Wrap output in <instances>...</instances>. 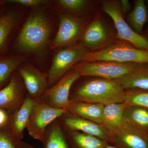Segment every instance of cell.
<instances>
[{"label": "cell", "instance_id": "obj_6", "mask_svg": "<svg viewBox=\"0 0 148 148\" xmlns=\"http://www.w3.org/2000/svg\"><path fill=\"white\" fill-rule=\"evenodd\" d=\"M88 50L82 44L74 45L59 51L54 56L48 73V88L55 84L73 68L77 62L82 61Z\"/></svg>", "mask_w": 148, "mask_h": 148}, {"label": "cell", "instance_id": "obj_9", "mask_svg": "<svg viewBox=\"0 0 148 148\" xmlns=\"http://www.w3.org/2000/svg\"><path fill=\"white\" fill-rule=\"evenodd\" d=\"M27 94L20 75L14 73L8 83L0 89V108L7 111L10 115L14 113L23 104Z\"/></svg>", "mask_w": 148, "mask_h": 148}, {"label": "cell", "instance_id": "obj_33", "mask_svg": "<svg viewBox=\"0 0 148 148\" xmlns=\"http://www.w3.org/2000/svg\"><path fill=\"white\" fill-rule=\"evenodd\" d=\"M146 3H147V8H148V1H147V2H146Z\"/></svg>", "mask_w": 148, "mask_h": 148}, {"label": "cell", "instance_id": "obj_13", "mask_svg": "<svg viewBox=\"0 0 148 148\" xmlns=\"http://www.w3.org/2000/svg\"><path fill=\"white\" fill-rule=\"evenodd\" d=\"M18 73L24 82L27 95L36 102L40 101L48 88L47 73L30 66H21Z\"/></svg>", "mask_w": 148, "mask_h": 148}, {"label": "cell", "instance_id": "obj_5", "mask_svg": "<svg viewBox=\"0 0 148 148\" xmlns=\"http://www.w3.org/2000/svg\"><path fill=\"white\" fill-rule=\"evenodd\" d=\"M103 9L113 21L120 40L127 42L139 49L148 51V39L133 31L125 21L120 1H105Z\"/></svg>", "mask_w": 148, "mask_h": 148}, {"label": "cell", "instance_id": "obj_23", "mask_svg": "<svg viewBox=\"0 0 148 148\" xmlns=\"http://www.w3.org/2000/svg\"><path fill=\"white\" fill-rule=\"evenodd\" d=\"M27 58L25 55L0 59V89L8 83L14 71Z\"/></svg>", "mask_w": 148, "mask_h": 148}, {"label": "cell", "instance_id": "obj_11", "mask_svg": "<svg viewBox=\"0 0 148 148\" xmlns=\"http://www.w3.org/2000/svg\"><path fill=\"white\" fill-rule=\"evenodd\" d=\"M80 38L82 44L89 52L101 50L114 41L99 17H95L87 25Z\"/></svg>", "mask_w": 148, "mask_h": 148}, {"label": "cell", "instance_id": "obj_20", "mask_svg": "<svg viewBox=\"0 0 148 148\" xmlns=\"http://www.w3.org/2000/svg\"><path fill=\"white\" fill-rule=\"evenodd\" d=\"M68 141L74 148H104L105 144L100 138L78 131L64 130Z\"/></svg>", "mask_w": 148, "mask_h": 148}, {"label": "cell", "instance_id": "obj_7", "mask_svg": "<svg viewBox=\"0 0 148 148\" xmlns=\"http://www.w3.org/2000/svg\"><path fill=\"white\" fill-rule=\"evenodd\" d=\"M68 112L66 109L53 108L41 101L36 102L27 127L29 135L42 142L48 126Z\"/></svg>", "mask_w": 148, "mask_h": 148}, {"label": "cell", "instance_id": "obj_10", "mask_svg": "<svg viewBox=\"0 0 148 148\" xmlns=\"http://www.w3.org/2000/svg\"><path fill=\"white\" fill-rule=\"evenodd\" d=\"M87 23L85 20L76 16L66 14L62 15L51 48L54 49L73 43L81 37Z\"/></svg>", "mask_w": 148, "mask_h": 148}, {"label": "cell", "instance_id": "obj_26", "mask_svg": "<svg viewBox=\"0 0 148 148\" xmlns=\"http://www.w3.org/2000/svg\"><path fill=\"white\" fill-rule=\"evenodd\" d=\"M88 1L85 0H59L58 3L69 12L77 13L82 12L87 7Z\"/></svg>", "mask_w": 148, "mask_h": 148}, {"label": "cell", "instance_id": "obj_18", "mask_svg": "<svg viewBox=\"0 0 148 148\" xmlns=\"http://www.w3.org/2000/svg\"><path fill=\"white\" fill-rule=\"evenodd\" d=\"M41 143L42 148H70L59 118L48 126Z\"/></svg>", "mask_w": 148, "mask_h": 148}, {"label": "cell", "instance_id": "obj_12", "mask_svg": "<svg viewBox=\"0 0 148 148\" xmlns=\"http://www.w3.org/2000/svg\"><path fill=\"white\" fill-rule=\"evenodd\" d=\"M59 120L64 130L82 132L101 140H111L110 131L103 125L84 119L69 112L59 118Z\"/></svg>", "mask_w": 148, "mask_h": 148}, {"label": "cell", "instance_id": "obj_1", "mask_svg": "<svg viewBox=\"0 0 148 148\" xmlns=\"http://www.w3.org/2000/svg\"><path fill=\"white\" fill-rule=\"evenodd\" d=\"M125 93L115 81L99 79L88 81L78 86L70 93V100L107 106L123 103Z\"/></svg>", "mask_w": 148, "mask_h": 148}, {"label": "cell", "instance_id": "obj_21", "mask_svg": "<svg viewBox=\"0 0 148 148\" xmlns=\"http://www.w3.org/2000/svg\"><path fill=\"white\" fill-rule=\"evenodd\" d=\"M124 116L125 121L148 134V109L139 106H126Z\"/></svg>", "mask_w": 148, "mask_h": 148}, {"label": "cell", "instance_id": "obj_17", "mask_svg": "<svg viewBox=\"0 0 148 148\" xmlns=\"http://www.w3.org/2000/svg\"><path fill=\"white\" fill-rule=\"evenodd\" d=\"M114 80L119 84L125 90H148V64H140L129 73Z\"/></svg>", "mask_w": 148, "mask_h": 148}, {"label": "cell", "instance_id": "obj_27", "mask_svg": "<svg viewBox=\"0 0 148 148\" xmlns=\"http://www.w3.org/2000/svg\"><path fill=\"white\" fill-rule=\"evenodd\" d=\"M16 143L5 127L0 128V148H16Z\"/></svg>", "mask_w": 148, "mask_h": 148}, {"label": "cell", "instance_id": "obj_30", "mask_svg": "<svg viewBox=\"0 0 148 148\" xmlns=\"http://www.w3.org/2000/svg\"><path fill=\"white\" fill-rule=\"evenodd\" d=\"M122 11L123 14L126 13L130 9V5L127 0H121L120 1Z\"/></svg>", "mask_w": 148, "mask_h": 148}, {"label": "cell", "instance_id": "obj_14", "mask_svg": "<svg viewBox=\"0 0 148 148\" xmlns=\"http://www.w3.org/2000/svg\"><path fill=\"white\" fill-rule=\"evenodd\" d=\"M111 140L127 148H148V134L126 121L119 127L108 130Z\"/></svg>", "mask_w": 148, "mask_h": 148}, {"label": "cell", "instance_id": "obj_22", "mask_svg": "<svg viewBox=\"0 0 148 148\" xmlns=\"http://www.w3.org/2000/svg\"><path fill=\"white\" fill-rule=\"evenodd\" d=\"M127 19L133 31L138 34L143 32L148 19L147 9L145 1H135L133 9L127 16Z\"/></svg>", "mask_w": 148, "mask_h": 148}, {"label": "cell", "instance_id": "obj_4", "mask_svg": "<svg viewBox=\"0 0 148 148\" xmlns=\"http://www.w3.org/2000/svg\"><path fill=\"white\" fill-rule=\"evenodd\" d=\"M140 64L121 63L113 61L83 62L75 65L73 69L82 76H96L114 80L129 73Z\"/></svg>", "mask_w": 148, "mask_h": 148}, {"label": "cell", "instance_id": "obj_2", "mask_svg": "<svg viewBox=\"0 0 148 148\" xmlns=\"http://www.w3.org/2000/svg\"><path fill=\"white\" fill-rule=\"evenodd\" d=\"M51 32L49 21L42 14L30 15L16 39L18 48L24 53H37L47 45Z\"/></svg>", "mask_w": 148, "mask_h": 148}, {"label": "cell", "instance_id": "obj_34", "mask_svg": "<svg viewBox=\"0 0 148 148\" xmlns=\"http://www.w3.org/2000/svg\"><path fill=\"white\" fill-rule=\"evenodd\" d=\"M147 31L148 32V27H147Z\"/></svg>", "mask_w": 148, "mask_h": 148}, {"label": "cell", "instance_id": "obj_8", "mask_svg": "<svg viewBox=\"0 0 148 148\" xmlns=\"http://www.w3.org/2000/svg\"><path fill=\"white\" fill-rule=\"evenodd\" d=\"M80 77L74 69L68 72L55 84L47 88L40 101L53 108L68 110L71 103L70 95L71 88Z\"/></svg>", "mask_w": 148, "mask_h": 148}, {"label": "cell", "instance_id": "obj_29", "mask_svg": "<svg viewBox=\"0 0 148 148\" xmlns=\"http://www.w3.org/2000/svg\"><path fill=\"white\" fill-rule=\"evenodd\" d=\"M9 113L7 111L0 108V128L6 127L9 119Z\"/></svg>", "mask_w": 148, "mask_h": 148}, {"label": "cell", "instance_id": "obj_25", "mask_svg": "<svg viewBox=\"0 0 148 148\" xmlns=\"http://www.w3.org/2000/svg\"><path fill=\"white\" fill-rule=\"evenodd\" d=\"M15 21L16 17L13 13L7 14L0 18V50L5 45Z\"/></svg>", "mask_w": 148, "mask_h": 148}, {"label": "cell", "instance_id": "obj_31", "mask_svg": "<svg viewBox=\"0 0 148 148\" xmlns=\"http://www.w3.org/2000/svg\"><path fill=\"white\" fill-rule=\"evenodd\" d=\"M16 148H35L29 143L21 141L16 143Z\"/></svg>", "mask_w": 148, "mask_h": 148}, {"label": "cell", "instance_id": "obj_15", "mask_svg": "<svg viewBox=\"0 0 148 148\" xmlns=\"http://www.w3.org/2000/svg\"><path fill=\"white\" fill-rule=\"evenodd\" d=\"M36 101L27 95L24 103L15 112L10 115L6 129L15 142L22 141L24 131L27 128L32 109Z\"/></svg>", "mask_w": 148, "mask_h": 148}, {"label": "cell", "instance_id": "obj_19", "mask_svg": "<svg viewBox=\"0 0 148 148\" xmlns=\"http://www.w3.org/2000/svg\"><path fill=\"white\" fill-rule=\"evenodd\" d=\"M126 106L123 103L105 106L103 112L102 124L108 130L119 127L125 121L124 112Z\"/></svg>", "mask_w": 148, "mask_h": 148}, {"label": "cell", "instance_id": "obj_32", "mask_svg": "<svg viewBox=\"0 0 148 148\" xmlns=\"http://www.w3.org/2000/svg\"><path fill=\"white\" fill-rule=\"evenodd\" d=\"M104 148H117L115 147H113V146H107L106 147H104Z\"/></svg>", "mask_w": 148, "mask_h": 148}, {"label": "cell", "instance_id": "obj_16", "mask_svg": "<svg viewBox=\"0 0 148 148\" xmlns=\"http://www.w3.org/2000/svg\"><path fill=\"white\" fill-rule=\"evenodd\" d=\"M105 106L97 103L71 101L68 111L74 115L102 125Z\"/></svg>", "mask_w": 148, "mask_h": 148}, {"label": "cell", "instance_id": "obj_24", "mask_svg": "<svg viewBox=\"0 0 148 148\" xmlns=\"http://www.w3.org/2000/svg\"><path fill=\"white\" fill-rule=\"evenodd\" d=\"M123 103L126 106H139L148 109V90L130 89L125 90Z\"/></svg>", "mask_w": 148, "mask_h": 148}, {"label": "cell", "instance_id": "obj_3", "mask_svg": "<svg viewBox=\"0 0 148 148\" xmlns=\"http://www.w3.org/2000/svg\"><path fill=\"white\" fill-rule=\"evenodd\" d=\"M105 61L148 64V51L139 49L127 42L119 40L113 42L101 50L87 52L82 61Z\"/></svg>", "mask_w": 148, "mask_h": 148}, {"label": "cell", "instance_id": "obj_28", "mask_svg": "<svg viewBox=\"0 0 148 148\" xmlns=\"http://www.w3.org/2000/svg\"><path fill=\"white\" fill-rule=\"evenodd\" d=\"M6 2L18 4L29 7H37L45 4L47 1L45 0H9Z\"/></svg>", "mask_w": 148, "mask_h": 148}]
</instances>
